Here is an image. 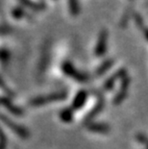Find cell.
<instances>
[{
	"label": "cell",
	"mask_w": 148,
	"mask_h": 149,
	"mask_svg": "<svg viewBox=\"0 0 148 149\" xmlns=\"http://www.w3.org/2000/svg\"><path fill=\"white\" fill-rule=\"evenodd\" d=\"M107 40H108V32L106 30H102L99 33V37L95 47V54L97 56H102L105 53L107 47Z\"/></svg>",
	"instance_id": "6da1fadb"
},
{
	"label": "cell",
	"mask_w": 148,
	"mask_h": 149,
	"mask_svg": "<svg viewBox=\"0 0 148 149\" xmlns=\"http://www.w3.org/2000/svg\"><path fill=\"white\" fill-rule=\"evenodd\" d=\"M22 3L35 11H42L46 8V4L44 2H35L31 1V0H22Z\"/></svg>",
	"instance_id": "7a4b0ae2"
},
{
	"label": "cell",
	"mask_w": 148,
	"mask_h": 149,
	"mask_svg": "<svg viewBox=\"0 0 148 149\" xmlns=\"http://www.w3.org/2000/svg\"><path fill=\"white\" fill-rule=\"evenodd\" d=\"M68 8L72 15H78L80 13L79 0H68Z\"/></svg>",
	"instance_id": "3957f363"
},
{
	"label": "cell",
	"mask_w": 148,
	"mask_h": 149,
	"mask_svg": "<svg viewBox=\"0 0 148 149\" xmlns=\"http://www.w3.org/2000/svg\"><path fill=\"white\" fill-rule=\"evenodd\" d=\"M134 17H135V20H136V23L138 24V26L142 28L143 27V20H142V18H141L140 15H138V14H135Z\"/></svg>",
	"instance_id": "277c9868"
},
{
	"label": "cell",
	"mask_w": 148,
	"mask_h": 149,
	"mask_svg": "<svg viewBox=\"0 0 148 149\" xmlns=\"http://www.w3.org/2000/svg\"><path fill=\"white\" fill-rule=\"evenodd\" d=\"M143 34H144L145 39L148 40V28H143Z\"/></svg>",
	"instance_id": "5b68a950"
}]
</instances>
